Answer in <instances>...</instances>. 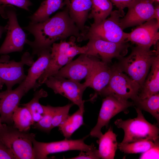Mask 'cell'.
<instances>
[{
	"label": "cell",
	"mask_w": 159,
	"mask_h": 159,
	"mask_svg": "<svg viewBox=\"0 0 159 159\" xmlns=\"http://www.w3.org/2000/svg\"><path fill=\"white\" fill-rule=\"evenodd\" d=\"M6 31V25L5 26H3L0 25V39L1 37L3 34Z\"/></svg>",
	"instance_id": "74e56055"
},
{
	"label": "cell",
	"mask_w": 159,
	"mask_h": 159,
	"mask_svg": "<svg viewBox=\"0 0 159 159\" xmlns=\"http://www.w3.org/2000/svg\"><path fill=\"white\" fill-rule=\"evenodd\" d=\"M88 135L77 140H65L49 143L39 142L35 139L33 140L35 159L48 158V155L51 154L70 150L86 151L95 147L94 144H86L85 140Z\"/></svg>",
	"instance_id": "30bf717a"
},
{
	"label": "cell",
	"mask_w": 159,
	"mask_h": 159,
	"mask_svg": "<svg viewBox=\"0 0 159 159\" xmlns=\"http://www.w3.org/2000/svg\"><path fill=\"white\" fill-rule=\"evenodd\" d=\"M6 12L8 20L6 25V36L0 47L1 55L22 52L27 40L26 34L19 24L14 7L7 5Z\"/></svg>",
	"instance_id": "ba28073f"
},
{
	"label": "cell",
	"mask_w": 159,
	"mask_h": 159,
	"mask_svg": "<svg viewBox=\"0 0 159 159\" xmlns=\"http://www.w3.org/2000/svg\"><path fill=\"white\" fill-rule=\"evenodd\" d=\"M45 112L42 118L33 125L34 128L47 132H49L52 129V121L54 107L50 105L44 106Z\"/></svg>",
	"instance_id": "f546056e"
},
{
	"label": "cell",
	"mask_w": 159,
	"mask_h": 159,
	"mask_svg": "<svg viewBox=\"0 0 159 159\" xmlns=\"http://www.w3.org/2000/svg\"><path fill=\"white\" fill-rule=\"evenodd\" d=\"M35 137L34 133L20 131L6 124L0 131V140L16 159H35L32 142Z\"/></svg>",
	"instance_id": "5b68a950"
},
{
	"label": "cell",
	"mask_w": 159,
	"mask_h": 159,
	"mask_svg": "<svg viewBox=\"0 0 159 159\" xmlns=\"http://www.w3.org/2000/svg\"><path fill=\"white\" fill-rule=\"evenodd\" d=\"M64 0H45L41 4L36 11L29 17L31 23L43 22L49 18L50 16L64 6Z\"/></svg>",
	"instance_id": "603a6c76"
},
{
	"label": "cell",
	"mask_w": 159,
	"mask_h": 159,
	"mask_svg": "<svg viewBox=\"0 0 159 159\" xmlns=\"http://www.w3.org/2000/svg\"><path fill=\"white\" fill-rule=\"evenodd\" d=\"M117 135L113 131L111 126L99 138L98 150L100 158L103 159H113L117 148Z\"/></svg>",
	"instance_id": "7402d4cb"
},
{
	"label": "cell",
	"mask_w": 159,
	"mask_h": 159,
	"mask_svg": "<svg viewBox=\"0 0 159 159\" xmlns=\"http://www.w3.org/2000/svg\"><path fill=\"white\" fill-rule=\"evenodd\" d=\"M159 142L157 141L154 145L146 151L142 153L140 159H158Z\"/></svg>",
	"instance_id": "836d02e7"
},
{
	"label": "cell",
	"mask_w": 159,
	"mask_h": 159,
	"mask_svg": "<svg viewBox=\"0 0 159 159\" xmlns=\"http://www.w3.org/2000/svg\"><path fill=\"white\" fill-rule=\"evenodd\" d=\"M137 0H110L118 8V11L123 16L125 15L124 9L128 8Z\"/></svg>",
	"instance_id": "e575fe53"
},
{
	"label": "cell",
	"mask_w": 159,
	"mask_h": 159,
	"mask_svg": "<svg viewBox=\"0 0 159 159\" xmlns=\"http://www.w3.org/2000/svg\"><path fill=\"white\" fill-rule=\"evenodd\" d=\"M157 3H159V0H154Z\"/></svg>",
	"instance_id": "60d3db41"
},
{
	"label": "cell",
	"mask_w": 159,
	"mask_h": 159,
	"mask_svg": "<svg viewBox=\"0 0 159 159\" xmlns=\"http://www.w3.org/2000/svg\"><path fill=\"white\" fill-rule=\"evenodd\" d=\"M100 158L98 150L95 147L86 151H80V153L78 156L69 159H98Z\"/></svg>",
	"instance_id": "d6a6232c"
},
{
	"label": "cell",
	"mask_w": 159,
	"mask_h": 159,
	"mask_svg": "<svg viewBox=\"0 0 159 159\" xmlns=\"http://www.w3.org/2000/svg\"><path fill=\"white\" fill-rule=\"evenodd\" d=\"M133 101L134 105H136L137 107L149 112L159 123V93L144 99L141 98L138 96Z\"/></svg>",
	"instance_id": "83f0119b"
},
{
	"label": "cell",
	"mask_w": 159,
	"mask_h": 159,
	"mask_svg": "<svg viewBox=\"0 0 159 159\" xmlns=\"http://www.w3.org/2000/svg\"><path fill=\"white\" fill-rule=\"evenodd\" d=\"M151 67V71L138 94V97L142 99L159 93V53L155 57Z\"/></svg>",
	"instance_id": "44dd1931"
},
{
	"label": "cell",
	"mask_w": 159,
	"mask_h": 159,
	"mask_svg": "<svg viewBox=\"0 0 159 159\" xmlns=\"http://www.w3.org/2000/svg\"><path fill=\"white\" fill-rule=\"evenodd\" d=\"M97 59L85 54L80 55L61 68L53 75L70 79L80 82L85 79L89 80Z\"/></svg>",
	"instance_id": "4fadbf2b"
},
{
	"label": "cell",
	"mask_w": 159,
	"mask_h": 159,
	"mask_svg": "<svg viewBox=\"0 0 159 159\" xmlns=\"http://www.w3.org/2000/svg\"><path fill=\"white\" fill-rule=\"evenodd\" d=\"M32 4L30 0H0V5H14L28 11H30L29 7Z\"/></svg>",
	"instance_id": "1f68e13d"
},
{
	"label": "cell",
	"mask_w": 159,
	"mask_h": 159,
	"mask_svg": "<svg viewBox=\"0 0 159 159\" xmlns=\"http://www.w3.org/2000/svg\"><path fill=\"white\" fill-rule=\"evenodd\" d=\"M4 85V83L0 79V90L2 89Z\"/></svg>",
	"instance_id": "ab89813d"
},
{
	"label": "cell",
	"mask_w": 159,
	"mask_h": 159,
	"mask_svg": "<svg viewBox=\"0 0 159 159\" xmlns=\"http://www.w3.org/2000/svg\"><path fill=\"white\" fill-rule=\"evenodd\" d=\"M48 95L47 92L43 89H41L35 92L33 97L29 102L21 104L29 110L32 115L34 123L42 118L45 112L44 105L40 104L39 100L40 99L46 97Z\"/></svg>",
	"instance_id": "4316f807"
},
{
	"label": "cell",
	"mask_w": 159,
	"mask_h": 159,
	"mask_svg": "<svg viewBox=\"0 0 159 159\" xmlns=\"http://www.w3.org/2000/svg\"><path fill=\"white\" fill-rule=\"evenodd\" d=\"M84 111V110L79 109L73 114L69 115L58 127L65 139L70 138L74 132L83 125Z\"/></svg>",
	"instance_id": "d4e9b609"
},
{
	"label": "cell",
	"mask_w": 159,
	"mask_h": 159,
	"mask_svg": "<svg viewBox=\"0 0 159 159\" xmlns=\"http://www.w3.org/2000/svg\"><path fill=\"white\" fill-rule=\"evenodd\" d=\"M137 117L133 119L123 120H116L114 123L117 127L122 128L124 135L122 143H128L142 140L155 142L159 140V128L148 122L145 118L141 110L135 108Z\"/></svg>",
	"instance_id": "277c9868"
},
{
	"label": "cell",
	"mask_w": 159,
	"mask_h": 159,
	"mask_svg": "<svg viewBox=\"0 0 159 159\" xmlns=\"http://www.w3.org/2000/svg\"><path fill=\"white\" fill-rule=\"evenodd\" d=\"M134 105L132 102L108 95L102 100L97 123L90 132L92 137L99 139L103 134L102 128L107 127L111 119L118 113L125 111L129 107Z\"/></svg>",
	"instance_id": "7c38bea8"
},
{
	"label": "cell",
	"mask_w": 159,
	"mask_h": 159,
	"mask_svg": "<svg viewBox=\"0 0 159 159\" xmlns=\"http://www.w3.org/2000/svg\"><path fill=\"white\" fill-rule=\"evenodd\" d=\"M23 28L34 36V40L31 41L27 39L26 44L32 49V55L38 56L44 50L51 51L52 45L56 41L65 40L72 37H75L77 40L81 33L66 8L43 22H30Z\"/></svg>",
	"instance_id": "6da1fadb"
},
{
	"label": "cell",
	"mask_w": 159,
	"mask_h": 159,
	"mask_svg": "<svg viewBox=\"0 0 159 159\" xmlns=\"http://www.w3.org/2000/svg\"><path fill=\"white\" fill-rule=\"evenodd\" d=\"M63 4L71 18L81 33L85 29V24L91 9V0H64Z\"/></svg>",
	"instance_id": "ffe728a7"
},
{
	"label": "cell",
	"mask_w": 159,
	"mask_h": 159,
	"mask_svg": "<svg viewBox=\"0 0 159 159\" xmlns=\"http://www.w3.org/2000/svg\"><path fill=\"white\" fill-rule=\"evenodd\" d=\"M158 53V47L156 50H152L149 48L136 46L132 48L128 56L119 59L118 63L114 66L126 73L141 88L155 57Z\"/></svg>",
	"instance_id": "7a4b0ae2"
},
{
	"label": "cell",
	"mask_w": 159,
	"mask_h": 159,
	"mask_svg": "<svg viewBox=\"0 0 159 159\" xmlns=\"http://www.w3.org/2000/svg\"><path fill=\"white\" fill-rule=\"evenodd\" d=\"M90 13L88 18L93 19L95 24L105 20L112 11V4L110 0H91Z\"/></svg>",
	"instance_id": "cb8c5ba5"
},
{
	"label": "cell",
	"mask_w": 159,
	"mask_h": 159,
	"mask_svg": "<svg viewBox=\"0 0 159 159\" xmlns=\"http://www.w3.org/2000/svg\"><path fill=\"white\" fill-rule=\"evenodd\" d=\"M74 104L69 103L62 107H54L52 127V129L59 127L69 116V110Z\"/></svg>",
	"instance_id": "4dcf8cb0"
},
{
	"label": "cell",
	"mask_w": 159,
	"mask_h": 159,
	"mask_svg": "<svg viewBox=\"0 0 159 159\" xmlns=\"http://www.w3.org/2000/svg\"><path fill=\"white\" fill-rule=\"evenodd\" d=\"M152 19H155L159 23V5L157 4L154 7V13L152 17Z\"/></svg>",
	"instance_id": "8d00e7d4"
},
{
	"label": "cell",
	"mask_w": 159,
	"mask_h": 159,
	"mask_svg": "<svg viewBox=\"0 0 159 159\" xmlns=\"http://www.w3.org/2000/svg\"><path fill=\"white\" fill-rule=\"evenodd\" d=\"M14 127L19 130L28 132L34 123L32 115L27 107L19 106L14 112L12 116Z\"/></svg>",
	"instance_id": "484cf974"
},
{
	"label": "cell",
	"mask_w": 159,
	"mask_h": 159,
	"mask_svg": "<svg viewBox=\"0 0 159 159\" xmlns=\"http://www.w3.org/2000/svg\"><path fill=\"white\" fill-rule=\"evenodd\" d=\"M5 124L2 123L0 115V131L4 127Z\"/></svg>",
	"instance_id": "f35d334b"
},
{
	"label": "cell",
	"mask_w": 159,
	"mask_h": 159,
	"mask_svg": "<svg viewBox=\"0 0 159 159\" xmlns=\"http://www.w3.org/2000/svg\"><path fill=\"white\" fill-rule=\"evenodd\" d=\"M154 0H137L128 7L127 13L120 20L122 30L140 25L152 19Z\"/></svg>",
	"instance_id": "9a60e30c"
},
{
	"label": "cell",
	"mask_w": 159,
	"mask_h": 159,
	"mask_svg": "<svg viewBox=\"0 0 159 159\" xmlns=\"http://www.w3.org/2000/svg\"><path fill=\"white\" fill-rule=\"evenodd\" d=\"M44 83L55 94L66 97L78 106L79 109L85 110L82 96L84 91L89 87L86 82L81 83L72 79L52 75L49 77Z\"/></svg>",
	"instance_id": "9c48e42d"
},
{
	"label": "cell",
	"mask_w": 159,
	"mask_h": 159,
	"mask_svg": "<svg viewBox=\"0 0 159 159\" xmlns=\"http://www.w3.org/2000/svg\"><path fill=\"white\" fill-rule=\"evenodd\" d=\"M112 67L110 82L99 95L105 97L111 95L122 100L131 99L134 100L138 96L140 86L114 65Z\"/></svg>",
	"instance_id": "8992f818"
},
{
	"label": "cell",
	"mask_w": 159,
	"mask_h": 159,
	"mask_svg": "<svg viewBox=\"0 0 159 159\" xmlns=\"http://www.w3.org/2000/svg\"><path fill=\"white\" fill-rule=\"evenodd\" d=\"M76 39L75 37H72L68 42L64 40L52 44L48 65L37 81L39 87L44 83L49 77L55 74L61 68L72 61L69 56L68 49Z\"/></svg>",
	"instance_id": "5bb4252c"
},
{
	"label": "cell",
	"mask_w": 159,
	"mask_h": 159,
	"mask_svg": "<svg viewBox=\"0 0 159 159\" xmlns=\"http://www.w3.org/2000/svg\"><path fill=\"white\" fill-rule=\"evenodd\" d=\"M0 159H16L11 151L0 140Z\"/></svg>",
	"instance_id": "d590c367"
},
{
	"label": "cell",
	"mask_w": 159,
	"mask_h": 159,
	"mask_svg": "<svg viewBox=\"0 0 159 159\" xmlns=\"http://www.w3.org/2000/svg\"><path fill=\"white\" fill-rule=\"evenodd\" d=\"M112 71V66L110 67L108 64L97 59L89 80V87L94 90L95 93L89 100H94L107 85L111 77Z\"/></svg>",
	"instance_id": "d6986e66"
},
{
	"label": "cell",
	"mask_w": 159,
	"mask_h": 159,
	"mask_svg": "<svg viewBox=\"0 0 159 159\" xmlns=\"http://www.w3.org/2000/svg\"><path fill=\"white\" fill-rule=\"evenodd\" d=\"M109 17L98 23H93L85 27L77 41L80 42L96 38L116 43L127 42V33L123 31L120 25V18L124 16L118 10L112 11Z\"/></svg>",
	"instance_id": "3957f363"
},
{
	"label": "cell",
	"mask_w": 159,
	"mask_h": 159,
	"mask_svg": "<svg viewBox=\"0 0 159 159\" xmlns=\"http://www.w3.org/2000/svg\"><path fill=\"white\" fill-rule=\"evenodd\" d=\"M86 45L88 55L100 58L107 63L116 58L120 59L126 55L130 45L127 42L116 43L105 41L99 38H91Z\"/></svg>",
	"instance_id": "8fae6325"
},
{
	"label": "cell",
	"mask_w": 159,
	"mask_h": 159,
	"mask_svg": "<svg viewBox=\"0 0 159 159\" xmlns=\"http://www.w3.org/2000/svg\"><path fill=\"white\" fill-rule=\"evenodd\" d=\"M151 140H142L128 143L118 144L117 148L127 154L143 153L153 146L156 142Z\"/></svg>",
	"instance_id": "f1b7e54d"
},
{
	"label": "cell",
	"mask_w": 159,
	"mask_h": 159,
	"mask_svg": "<svg viewBox=\"0 0 159 159\" xmlns=\"http://www.w3.org/2000/svg\"><path fill=\"white\" fill-rule=\"evenodd\" d=\"M27 92L22 82L14 90L0 92V115L3 123L9 125L13 124L14 112Z\"/></svg>",
	"instance_id": "e0dca14e"
},
{
	"label": "cell",
	"mask_w": 159,
	"mask_h": 159,
	"mask_svg": "<svg viewBox=\"0 0 159 159\" xmlns=\"http://www.w3.org/2000/svg\"><path fill=\"white\" fill-rule=\"evenodd\" d=\"M159 23L155 19L138 25L130 33H127V40L137 46L150 48L159 39Z\"/></svg>",
	"instance_id": "2e32d148"
},
{
	"label": "cell",
	"mask_w": 159,
	"mask_h": 159,
	"mask_svg": "<svg viewBox=\"0 0 159 159\" xmlns=\"http://www.w3.org/2000/svg\"><path fill=\"white\" fill-rule=\"evenodd\" d=\"M50 51H42L38 59L34 62L28 70L26 77L22 82L28 92L31 89L35 90L39 87L37 81L47 67L50 58Z\"/></svg>",
	"instance_id": "ac0fdd59"
},
{
	"label": "cell",
	"mask_w": 159,
	"mask_h": 159,
	"mask_svg": "<svg viewBox=\"0 0 159 159\" xmlns=\"http://www.w3.org/2000/svg\"><path fill=\"white\" fill-rule=\"evenodd\" d=\"M34 61L33 57L28 52L22 55L20 61L10 60L7 54L0 57V79L6 87L7 90H11L16 84H19L25 79L24 69L25 65L31 66Z\"/></svg>",
	"instance_id": "52a82bcc"
}]
</instances>
